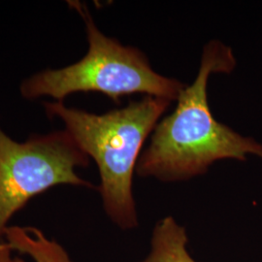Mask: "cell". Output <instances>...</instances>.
I'll return each mask as SVG.
<instances>
[{
	"label": "cell",
	"mask_w": 262,
	"mask_h": 262,
	"mask_svg": "<svg viewBox=\"0 0 262 262\" xmlns=\"http://www.w3.org/2000/svg\"><path fill=\"white\" fill-rule=\"evenodd\" d=\"M4 238L13 251L27 254L35 262H72L61 245L36 227L8 226Z\"/></svg>",
	"instance_id": "5"
},
{
	"label": "cell",
	"mask_w": 262,
	"mask_h": 262,
	"mask_svg": "<svg viewBox=\"0 0 262 262\" xmlns=\"http://www.w3.org/2000/svg\"><path fill=\"white\" fill-rule=\"evenodd\" d=\"M12 252L7 244L0 243V262H25L19 256H13Z\"/></svg>",
	"instance_id": "7"
},
{
	"label": "cell",
	"mask_w": 262,
	"mask_h": 262,
	"mask_svg": "<svg viewBox=\"0 0 262 262\" xmlns=\"http://www.w3.org/2000/svg\"><path fill=\"white\" fill-rule=\"evenodd\" d=\"M187 243L185 228L166 216L156 225L150 254L142 262H196L187 252Z\"/></svg>",
	"instance_id": "6"
},
{
	"label": "cell",
	"mask_w": 262,
	"mask_h": 262,
	"mask_svg": "<svg viewBox=\"0 0 262 262\" xmlns=\"http://www.w3.org/2000/svg\"><path fill=\"white\" fill-rule=\"evenodd\" d=\"M84 24L89 50L84 57L59 69H45L24 80L23 98L34 100L52 97L63 101L76 93H100L116 103L124 95L144 94L177 101L186 84L157 73L145 54L108 37L97 28L86 5L69 1Z\"/></svg>",
	"instance_id": "3"
},
{
	"label": "cell",
	"mask_w": 262,
	"mask_h": 262,
	"mask_svg": "<svg viewBox=\"0 0 262 262\" xmlns=\"http://www.w3.org/2000/svg\"><path fill=\"white\" fill-rule=\"evenodd\" d=\"M236 64L231 48L217 40L207 43L195 80L186 85L174 111L158 122L141 154L136 166L140 177L185 181L205 174L219 160L262 159L261 144L219 122L208 102L211 75L230 74Z\"/></svg>",
	"instance_id": "1"
},
{
	"label": "cell",
	"mask_w": 262,
	"mask_h": 262,
	"mask_svg": "<svg viewBox=\"0 0 262 262\" xmlns=\"http://www.w3.org/2000/svg\"><path fill=\"white\" fill-rule=\"evenodd\" d=\"M89 163L66 129L31 135L20 143L0 126V240L11 217L31 198L58 185L94 187L76 172Z\"/></svg>",
	"instance_id": "4"
},
{
	"label": "cell",
	"mask_w": 262,
	"mask_h": 262,
	"mask_svg": "<svg viewBox=\"0 0 262 262\" xmlns=\"http://www.w3.org/2000/svg\"><path fill=\"white\" fill-rule=\"evenodd\" d=\"M170 104L164 98L144 96L98 115L67 107L63 101L43 102L48 117L63 122L78 147L95 161L104 210L124 230L138 225L132 180L142 147Z\"/></svg>",
	"instance_id": "2"
}]
</instances>
